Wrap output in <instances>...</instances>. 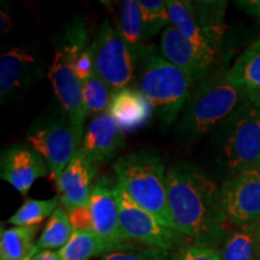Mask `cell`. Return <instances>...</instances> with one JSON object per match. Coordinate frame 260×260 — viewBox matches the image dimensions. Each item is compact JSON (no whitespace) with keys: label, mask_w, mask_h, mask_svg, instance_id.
<instances>
[{"label":"cell","mask_w":260,"mask_h":260,"mask_svg":"<svg viewBox=\"0 0 260 260\" xmlns=\"http://www.w3.org/2000/svg\"><path fill=\"white\" fill-rule=\"evenodd\" d=\"M96 170L98 164L79 149L61 172L56 183L60 205L67 212L89 203Z\"/></svg>","instance_id":"cell-13"},{"label":"cell","mask_w":260,"mask_h":260,"mask_svg":"<svg viewBox=\"0 0 260 260\" xmlns=\"http://www.w3.org/2000/svg\"><path fill=\"white\" fill-rule=\"evenodd\" d=\"M40 74L34 54L24 48H14L0 57V98L2 102L23 90Z\"/></svg>","instance_id":"cell-16"},{"label":"cell","mask_w":260,"mask_h":260,"mask_svg":"<svg viewBox=\"0 0 260 260\" xmlns=\"http://www.w3.org/2000/svg\"><path fill=\"white\" fill-rule=\"evenodd\" d=\"M117 30L138 58V53L145 45L144 23L139 0H125L122 3Z\"/></svg>","instance_id":"cell-24"},{"label":"cell","mask_w":260,"mask_h":260,"mask_svg":"<svg viewBox=\"0 0 260 260\" xmlns=\"http://www.w3.org/2000/svg\"><path fill=\"white\" fill-rule=\"evenodd\" d=\"M50 175L41 154L32 146L16 144L4 149L0 160V177L27 197L39 178Z\"/></svg>","instance_id":"cell-11"},{"label":"cell","mask_w":260,"mask_h":260,"mask_svg":"<svg viewBox=\"0 0 260 260\" xmlns=\"http://www.w3.org/2000/svg\"><path fill=\"white\" fill-rule=\"evenodd\" d=\"M170 24L186 40L198 48L204 56L211 59H216L217 52L213 50L210 42L201 30L197 15H195L193 2L187 0H169L167 2Z\"/></svg>","instance_id":"cell-18"},{"label":"cell","mask_w":260,"mask_h":260,"mask_svg":"<svg viewBox=\"0 0 260 260\" xmlns=\"http://www.w3.org/2000/svg\"><path fill=\"white\" fill-rule=\"evenodd\" d=\"M116 181L102 176L94 183L89 198V209L94 232L106 241L126 245L119 228V211L115 194Z\"/></svg>","instance_id":"cell-14"},{"label":"cell","mask_w":260,"mask_h":260,"mask_svg":"<svg viewBox=\"0 0 260 260\" xmlns=\"http://www.w3.org/2000/svg\"><path fill=\"white\" fill-rule=\"evenodd\" d=\"M222 260H259L258 223L235 228L219 248Z\"/></svg>","instance_id":"cell-21"},{"label":"cell","mask_w":260,"mask_h":260,"mask_svg":"<svg viewBox=\"0 0 260 260\" xmlns=\"http://www.w3.org/2000/svg\"><path fill=\"white\" fill-rule=\"evenodd\" d=\"M247 102L252 103L253 105L260 109V88L253 90H246Z\"/></svg>","instance_id":"cell-35"},{"label":"cell","mask_w":260,"mask_h":260,"mask_svg":"<svg viewBox=\"0 0 260 260\" xmlns=\"http://www.w3.org/2000/svg\"><path fill=\"white\" fill-rule=\"evenodd\" d=\"M223 209L230 225L260 222V162L228 178L220 187Z\"/></svg>","instance_id":"cell-10"},{"label":"cell","mask_w":260,"mask_h":260,"mask_svg":"<svg viewBox=\"0 0 260 260\" xmlns=\"http://www.w3.org/2000/svg\"><path fill=\"white\" fill-rule=\"evenodd\" d=\"M124 145L123 132L109 112L92 118L83 133L80 151L95 164L115 159Z\"/></svg>","instance_id":"cell-15"},{"label":"cell","mask_w":260,"mask_h":260,"mask_svg":"<svg viewBox=\"0 0 260 260\" xmlns=\"http://www.w3.org/2000/svg\"><path fill=\"white\" fill-rule=\"evenodd\" d=\"M115 194L119 211V228L124 240H134L151 248L172 251L184 241V235L162 225L147 211L141 209L124 193L116 181Z\"/></svg>","instance_id":"cell-9"},{"label":"cell","mask_w":260,"mask_h":260,"mask_svg":"<svg viewBox=\"0 0 260 260\" xmlns=\"http://www.w3.org/2000/svg\"><path fill=\"white\" fill-rule=\"evenodd\" d=\"M123 249H128V245L106 241L95 232H74L67 245L58 253L60 260H90L94 256Z\"/></svg>","instance_id":"cell-19"},{"label":"cell","mask_w":260,"mask_h":260,"mask_svg":"<svg viewBox=\"0 0 260 260\" xmlns=\"http://www.w3.org/2000/svg\"><path fill=\"white\" fill-rule=\"evenodd\" d=\"M228 76L245 90L260 88V38L237 58Z\"/></svg>","instance_id":"cell-23"},{"label":"cell","mask_w":260,"mask_h":260,"mask_svg":"<svg viewBox=\"0 0 260 260\" xmlns=\"http://www.w3.org/2000/svg\"><path fill=\"white\" fill-rule=\"evenodd\" d=\"M68 216L74 232H94L93 218L88 204L69 211Z\"/></svg>","instance_id":"cell-31"},{"label":"cell","mask_w":260,"mask_h":260,"mask_svg":"<svg viewBox=\"0 0 260 260\" xmlns=\"http://www.w3.org/2000/svg\"><path fill=\"white\" fill-rule=\"evenodd\" d=\"M170 212L177 232L194 243L219 249L229 233L220 188L191 162H180L167 172Z\"/></svg>","instance_id":"cell-1"},{"label":"cell","mask_w":260,"mask_h":260,"mask_svg":"<svg viewBox=\"0 0 260 260\" xmlns=\"http://www.w3.org/2000/svg\"><path fill=\"white\" fill-rule=\"evenodd\" d=\"M75 74L77 79L81 81V83L87 82L93 75H95V67H94V58L90 47L86 48L80 57L77 58L76 63L74 65Z\"/></svg>","instance_id":"cell-32"},{"label":"cell","mask_w":260,"mask_h":260,"mask_svg":"<svg viewBox=\"0 0 260 260\" xmlns=\"http://www.w3.org/2000/svg\"><path fill=\"white\" fill-rule=\"evenodd\" d=\"M73 234L74 228L71 226L67 210L58 207L56 212L50 217L44 232L39 237L35 248L37 251H44V249L59 251L67 245Z\"/></svg>","instance_id":"cell-25"},{"label":"cell","mask_w":260,"mask_h":260,"mask_svg":"<svg viewBox=\"0 0 260 260\" xmlns=\"http://www.w3.org/2000/svg\"><path fill=\"white\" fill-rule=\"evenodd\" d=\"M165 254L167 252L160 249H149L146 252H132L123 249L109 253L99 260H164Z\"/></svg>","instance_id":"cell-30"},{"label":"cell","mask_w":260,"mask_h":260,"mask_svg":"<svg viewBox=\"0 0 260 260\" xmlns=\"http://www.w3.org/2000/svg\"><path fill=\"white\" fill-rule=\"evenodd\" d=\"M258 247H259V260H260V222L258 223Z\"/></svg>","instance_id":"cell-36"},{"label":"cell","mask_w":260,"mask_h":260,"mask_svg":"<svg viewBox=\"0 0 260 260\" xmlns=\"http://www.w3.org/2000/svg\"><path fill=\"white\" fill-rule=\"evenodd\" d=\"M209 149L224 181L260 162V109L246 100L213 130Z\"/></svg>","instance_id":"cell-3"},{"label":"cell","mask_w":260,"mask_h":260,"mask_svg":"<svg viewBox=\"0 0 260 260\" xmlns=\"http://www.w3.org/2000/svg\"><path fill=\"white\" fill-rule=\"evenodd\" d=\"M60 200L58 197L47 200H25L16 212L8 219V224L14 226H35L42 220L51 217L59 207Z\"/></svg>","instance_id":"cell-26"},{"label":"cell","mask_w":260,"mask_h":260,"mask_svg":"<svg viewBox=\"0 0 260 260\" xmlns=\"http://www.w3.org/2000/svg\"><path fill=\"white\" fill-rule=\"evenodd\" d=\"M117 182L124 193L162 225L176 229L168 203L167 174L157 152L139 149L113 164Z\"/></svg>","instance_id":"cell-5"},{"label":"cell","mask_w":260,"mask_h":260,"mask_svg":"<svg viewBox=\"0 0 260 260\" xmlns=\"http://www.w3.org/2000/svg\"><path fill=\"white\" fill-rule=\"evenodd\" d=\"M236 6L243 12L249 15L260 24V0H247V2H236Z\"/></svg>","instance_id":"cell-33"},{"label":"cell","mask_w":260,"mask_h":260,"mask_svg":"<svg viewBox=\"0 0 260 260\" xmlns=\"http://www.w3.org/2000/svg\"><path fill=\"white\" fill-rule=\"evenodd\" d=\"M177 260H222V256L219 249L193 243L182 249Z\"/></svg>","instance_id":"cell-29"},{"label":"cell","mask_w":260,"mask_h":260,"mask_svg":"<svg viewBox=\"0 0 260 260\" xmlns=\"http://www.w3.org/2000/svg\"><path fill=\"white\" fill-rule=\"evenodd\" d=\"M144 23L145 41L153 38L170 24L167 2L162 0H139Z\"/></svg>","instance_id":"cell-28"},{"label":"cell","mask_w":260,"mask_h":260,"mask_svg":"<svg viewBox=\"0 0 260 260\" xmlns=\"http://www.w3.org/2000/svg\"><path fill=\"white\" fill-rule=\"evenodd\" d=\"M30 260H60L58 251H51V249H44V251H37L32 254Z\"/></svg>","instance_id":"cell-34"},{"label":"cell","mask_w":260,"mask_h":260,"mask_svg":"<svg viewBox=\"0 0 260 260\" xmlns=\"http://www.w3.org/2000/svg\"><path fill=\"white\" fill-rule=\"evenodd\" d=\"M160 54L186 75L194 86L209 76L214 64L213 59L204 56L171 24L161 31Z\"/></svg>","instance_id":"cell-12"},{"label":"cell","mask_w":260,"mask_h":260,"mask_svg":"<svg viewBox=\"0 0 260 260\" xmlns=\"http://www.w3.org/2000/svg\"><path fill=\"white\" fill-rule=\"evenodd\" d=\"M90 50L95 74L109 84L113 93L128 87L134 79L136 56L109 21L100 25Z\"/></svg>","instance_id":"cell-8"},{"label":"cell","mask_w":260,"mask_h":260,"mask_svg":"<svg viewBox=\"0 0 260 260\" xmlns=\"http://www.w3.org/2000/svg\"><path fill=\"white\" fill-rule=\"evenodd\" d=\"M27 140L45 159L54 181L59 178L82 142L64 111L38 119L29 129Z\"/></svg>","instance_id":"cell-7"},{"label":"cell","mask_w":260,"mask_h":260,"mask_svg":"<svg viewBox=\"0 0 260 260\" xmlns=\"http://www.w3.org/2000/svg\"><path fill=\"white\" fill-rule=\"evenodd\" d=\"M247 100L246 90L228 76V70L211 73L191 90L178 119L177 134L194 142L213 132Z\"/></svg>","instance_id":"cell-2"},{"label":"cell","mask_w":260,"mask_h":260,"mask_svg":"<svg viewBox=\"0 0 260 260\" xmlns=\"http://www.w3.org/2000/svg\"><path fill=\"white\" fill-rule=\"evenodd\" d=\"M134 76L135 88L147 96L165 125H171L178 118L195 87L153 45H144L140 50Z\"/></svg>","instance_id":"cell-4"},{"label":"cell","mask_w":260,"mask_h":260,"mask_svg":"<svg viewBox=\"0 0 260 260\" xmlns=\"http://www.w3.org/2000/svg\"><path fill=\"white\" fill-rule=\"evenodd\" d=\"M193 8L204 35L213 50L218 52L226 31L225 12L228 2L224 0L193 2Z\"/></svg>","instance_id":"cell-20"},{"label":"cell","mask_w":260,"mask_h":260,"mask_svg":"<svg viewBox=\"0 0 260 260\" xmlns=\"http://www.w3.org/2000/svg\"><path fill=\"white\" fill-rule=\"evenodd\" d=\"M113 90L103 79L93 75L83 83V105L87 118L109 112L113 98Z\"/></svg>","instance_id":"cell-27"},{"label":"cell","mask_w":260,"mask_h":260,"mask_svg":"<svg viewBox=\"0 0 260 260\" xmlns=\"http://www.w3.org/2000/svg\"><path fill=\"white\" fill-rule=\"evenodd\" d=\"M87 31L83 18L76 17L67 24L63 39L58 45L48 79L53 87L63 111L69 116L74 128L81 139L83 138V124L87 119L83 105V84L75 74L74 65L80 54L86 50Z\"/></svg>","instance_id":"cell-6"},{"label":"cell","mask_w":260,"mask_h":260,"mask_svg":"<svg viewBox=\"0 0 260 260\" xmlns=\"http://www.w3.org/2000/svg\"><path fill=\"white\" fill-rule=\"evenodd\" d=\"M35 252H37V248H35V249H34V251H32V252L30 253V254H29V255L27 256V258H25L24 260H30V259H31V256H32V254H34V253H35Z\"/></svg>","instance_id":"cell-37"},{"label":"cell","mask_w":260,"mask_h":260,"mask_svg":"<svg viewBox=\"0 0 260 260\" xmlns=\"http://www.w3.org/2000/svg\"><path fill=\"white\" fill-rule=\"evenodd\" d=\"M152 103L139 89L125 87L113 94L109 113L115 119L119 129L135 132L145 126L153 116Z\"/></svg>","instance_id":"cell-17"},{"label":"cell","mask_w":260,"mask_h":260,"mask_svg":"<svg viewBox=\"0 0 260 260\" xmlns=\"http://www.w3.org/2000/svg\"><path fill=\"white\" fill-rule=\"evenodd\" d=\"M39 225L12 226L2 229L0 260H24L35 249L34 239Z\"/></svg>","instance_id":"cell-22"}]
</instances>
